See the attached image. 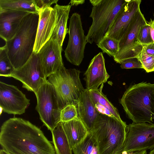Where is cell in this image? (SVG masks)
Instances as JSON below:
<instances>
[{
	"mask_svg": "<svg viewBox=\"0 0 154 154\" xmlns=\"http://www.w3.org/2000/svg\"><path fill=\"white\" fill-rule=\"evenodd\" d=\"M0 144L9 154H56L40 129L20 118H11L3 123Z\"/></svg>",
	"mask_w": 154,
	"mask_h": 154,
	"instance_id": "1",
	"label": "cell"
},
{
	"mask_svg": "<svg viewBox=\"0 0 154 154\" xmlns=\"http://www.w3.org/2000/svg\"><path fill=\"white\" fill-rule=\"evenodd\" d=\"M120 103L133 123H152L154 119V84L142 82L130 86Z\"/></svg>",
	"mask_w": 154,
	"mask_h": 154,
	"instance_id": "2",
	"label": "cell"
},
{
	"mask_svg": "<svg viewBox=\"0 0 154 154\" xmlns=\"http://www.w3.org/2000/svg\"><path fill=\"white\" fill-rule=\"evenodd\" d=\"M127 125L122 120L100 112L89 131L95 139L99 154H119Z\"/></svg>",
	"mask_w": 154,
	"mask_h": 154,
	"instance_id": "3",
	"label": "cell"
},
{
	"mask_svg": "<svg viewBox=\"0 0 154 154\" xmlns=\"http://www.w3.org/2000/svg\"><path fill=\"white\" fill-rule=\"evenodd\" d=\"M39 19L38 14H27L14 37L5 42L9 57L15 69L23 66L34 52Z\"/></svg>",
	"mask_w": 154,
	"mask_h": 154,
	"instance_id": "4",
	"label": "cell"
},
{
	"mask_svg": "<svg viewBox=\"0 0 154 154\" xmlns=\"http://www.w3.org/2000/svg\"><path fill=\"white\" fill-rule=\"evenodd\" d=\"M80 72L75 69H67L63 65L48 77L47 80L55 90L61 110L69 105L76 107L85 89L80 79Z\"/></svg>",
	"mask_w": 154,
	"mask_h": 154,
	"instance_id": "5",
	"label": "cell"
},
{
	"mask_svg": "<svg viewBox=\"0 0 154 154\" xmlns=\"http://www.w3.org/2000/svg\"><path fill=\"white\" fill-rule=\"evenodd\" d=\"M128 0H101L93 6L90 15L92 22L86 36L87 43L97 44L105 36L114 19Z\"/></svg>",
	"mask_w": 154,
	"mask_h": 154,
	"instance_id": "6",
	"label": "cell"
},
{
	"mask_svg": "<svg viewBox=\"0 0 154 154\" xmlns=\"http://www.w3.org/2000/svg\"><path fill=\"white\" fill-rule=\"evenodd\" d=\"M35 94L36 110L43 125L51 132L60 122L61 110L55 90L47 80Z\"/></svg>",
	"mask_w": 154,
	"mask_h": 154,
	"instance_id": "7",
	"label": "cell"
},
{
	"mask_svg": "<svg viewBox=\"0 0 154 154\" xmlns=\"http://www.w3.org/2000/svg\"><path fill=\"white\" fill-rule=\"evenodd\" d=\"M147 23L143 15L139 9L119 41L118 52L113 57L116 63L121 64L125 60L136 57L141 51L143 46L138 41V35L141 27Z\"/></svg>",
	"mask_w": 154,
	"mask_h": 154,
	"instance_id": "8",
	"label": "cell"
},
{
	"mask_svg": "<svg viewBox=\"0 0 154 154\" xmlns=\"http://www.w3.org/2000/svg\"><path fill=\"white\" fill-rule=\"evenodd\" d=\"M154 148V124L133 123L127 126L125 139L119 154Z\"/></svg>",
	"mask_w": 154,
	"mask_h": 154,
	"instance_id": "9",
	"label": "cell"
},
{
	"mask_svg": "<svg viewBox=\"0 0 154 154\" xmlns=\"http://www.w3.org/2000/svg\"><path fill=\"white\" fill-rule=\"evenodd\" d=\"M68 33V42L64 51V55L70 63L79 66L84 58L85 49L87 43L81 16L77 13H74L71 16Z\"/></svg>",
	"mask_w": 154,
	"mask_h": 154,
	"instance_id": "10",
	"label": "cell"
},
{
	"mask_svg": "<svg viewBox=\"0 0 154 154\" xmlns=\"http://www.w3.org/2000/svg\"><path fill=\"white\" fill-rule=\"evenodd\" d=\"M8 77L20 81L23 84V88L34 93L47 80L38 54L34 52L23 66L15 69Z\"/></svg>",
	"mask_w": 154,
	"mask_h": 154,
	"instance_id": "11",
	"label": "cell"
},
{
	"mask_svg": "<svg viewBox=\"0 0 154 154\" xmlns=\"http://www.w3.org/2000/svg\"><path fill=\"white\" fill-rule=\"evenodd\" d=\"M30 104V100L14 85L0 82V107L4 112L21 115Z\"/></svg>",
	"mask_w": 154,
	"mask_h": 154,
	"instance_id": "12",
	"label": "cell"
},
{
	"mask_svg": "<svg viewBox=\"0 0 154 154\" xmlns=\"http://www.w3.org/2000/svg\"><path fill=\"white\" fill-rule=\"evenodd\" d=\"M141 2L140 0H128L116 16L105 36L119 41L140 9Z\"/></svg>",
	"mask_w": 154,
	"mask_h": 154,
	"instance_id": "13",
	"label": "cell"
},
{
	"mask_svg": "<svg viewBox=\"0 0 154 154\" xmlns=\"http://www.w3.org/2000/svg\"><path fill=\"white\" fill-rule=\"evenodd\" d=\"M62 51V47L55 38L51 37L37 54L46 79L64 65Z\"/></svg>",
	"mask_w": 154,
	"mask_h": 154,
	"instance_id": "14",
	"label": "cell"
},
{
	"mask_svg": "<svg viewBox=\"0 0 154 154\" xmlns=\"http://www.w3.org/2000/svg\"><path fill=\"white\" fill-rule=\"evenodd\" d=\"M34 52L38 54L44 45L51 38L56 22V14L54 8H47L40 10Z\"/></svg>",
	"mask_w": 154,
	"mask_h": 154,
	"instance_id": "15",
	"label": "cell"
},
{
	"mask_svg": "<svg viewBox=\"0 0 154 154\" xmlns=\"http://www.w3.org/2000/svg\"><path fill=\"white\" fill-rule=\"evenodd\" d=\"M84 75L86 89L88 90L97 89L107 82L110 76L106 70L105 59L101 52L92 59Z\"/></svg>",
	"mask_w": 154,
	"mask_h": 154,
	"instance_id": "16",
	"label": "cell"
},
{
	"mask_svg": "<svg viewBox=\"0 0 154 154\" xmlns=\"http://www.w3.org/2000/svg\"><path fill=\"white\" fill-rule=\"evenodd\" d=\"M29 13L0 8V36L5 42L12 38Z\"/></svg>",
	"mask_w": 154,
	"mask_h": 154,
	"instance_id": "17",
	"label": "cell"
},
{
	"mask_svg": "<svg viewBox=\"0 0 154 154\" xmlns=\"http://www.w3.org/2000/svg\"><path fill=\"white\" fill-rule=\"evenodd\" d=\"M76 108L78 117L89 131L100 112L93 101L89 91L86 88L81 94Z\"/></svg>",
	"mask_w": 154,
	"mask_h": 154,
	"instance_id": "18",
	"label": "cell"
},
{
	"mask_svg": "<svg viewBox=\"0 0 154 154\" xmlns=\"http://www.w3.org/2000/svg\"><path fill=\"white\" fill-rule=\"evenodd\" d=\"M71 149L81 142L89 133L84 125L77 118L67 122H61Z\"/></svg>",
	"mask_w": 154,
	"mask_h": 154,
	"instance_id": "19",
	"label": "cell"
},
{
	"mask_svg": "<svg viewBox=\"0 0 154 154\" xmlns=\"http://www.w3.org/2000/svg\"><path fill=\"white\" fill-rule=\"evenodd\" d=\"M71 7L69 4L61 5L56 4L53 8L56 12V22L51 37L56 38L62 47L66 35L68 33L67 23Z\"/></svg>",
	"mask_w": 154,
	"mask_h": 154,
	"instance_id": "20",
	"label": "cell"
},
{
	"mask_svg": "<svg viewBox=\"0 0 154 154\" xmlns=\"http://www.w3.org/2000/svg\"><path fill=\"white\" fill-rule=\"evenodd\" d=\"M52 143L56 154H72V150L60 122L51 132Z\"/></svg>",
	"mask_w": 154,
	"mask_h": 154,
	"instance_id": "21",
	"label": "cell"
},
{
	"mask_svg": "<svg viewBox=\"0 0 154 154\" xmlns=\"http://www.w3.org/2000/svg\"><path fill=\"white\" fill-rule=\"evenodd\" d=\"M0 8L38 14L35 0H0Z\"/></svg>",
	"mask_w": 154,
	"mask_h": 154,
	"instance_id": "22",
	"label": "cell"
},
{
	"mask_svg": "<svg viewBox=\"0 0 154 154\" xmlns=\"http://www.w3.org/2000/svg\"><path fill=\"white\" fill-rule=\"evenodd\" d=\"M103 84H102L99 89L88 90L93 101L96 106L99 105L104 107L106 109L109 115L114 117L119 120H122L117 109L103 93Z\"/></svg>",
	"mask_w": 154,
	"mask_h": 154,
	"instance_id": "23",
	"label": "cell"
},
{
	"mask_svg": "<svg viewBox=\"0 0 154 154\" xmlns=\"http://www.w3.org/2000/svg\"><path fill=\"white\" fill-rule=\"evenodd\" d=\"M72 151L74 154H99L96 140L89 131L84 140L76 146Z\"/></svg>",
	"mask_w": 154,
	"mask_h": 154,
	"instance_id": "24",
	"label": "cell"
},
{
	"mask_svg": "<svg viewBox=\"0 0 154 154\" xmlns=\"http://www.w3.org/2000/svg\"><path fill=\"white\" fill-rule=\"evenodd\" d=\"M98 48L110 57H115L119 50V41L115 39L104 36L97 44Z\"/></svg>",
	"mask_w": 154,
	"mask_h": 154,
	"instance_id": "25",
	"label": "cell"
},
{
	"mask_svg": "<svg viewBox=\"0 0 154 154\" xmlns=\"http://www.w3.org/2000/svg\"><path fill=\"white\" fill-rule=\"evenodd\" d=\"M15 70L9 57L6 46L0 48V76L8 77Z\"/></svg>",
	"mask_w": 154,
	"mask_h": 154,
	"instance_id": "26",
	"label": "cell"
},
{
	"mask_svg": "<svg viewBox=\"0 0 154 154\" xmlns=\"http://www.w3.org/2000/svg\"><path fill=\"white\" fill-rule=\"evenodd\" d=\"M140 60L143 69L147 72L154 71V56L147 54L144 48L137 57Z\"/></svg>",
	"mask_w": 154,
	"mask_h": 154,
	"instance_id": "27",
	"label": "cell"
},
{
	"mask_svg": "<svg viewBox=\"0 0 154 154\" xmlns=\"http://www.w3.org/2000/svg\"><path fill=\"white\" fill-rule=\"evenodd\" d=\"M78 117L77 108L75 105H67L61 110L60 122L69 121Z\"/></svg>",
	"mask_w": 154,
	"mask_h": 154,
	"instance_id": "28",
	"label": "cell"
},
{
	"mask_svg": "<svg viewBox=\"0 0 154 154\" xmlns=\"http://www.w3.org/2000/svg\"><path fill=\"white\" fill-rule=\"evenodd\" d=\"M138 40L143 46L153 42L151 35L150 27L147 23L141 28L138 34Z\"/></svg>",
	"mask_w": 154,
	"mask_h": 154,
	"instance_id": "29",
	"label": "cell"
},
{
	"mask_svg": "<svg viewBox=\"0 0 154 154\" xmlns=\"http://www.w3.org/2000/svg\"><path fill=\"white\" fill-rule=\"evenodd\" d=\"M120 67L122 69H143L141 62L136 57L129 58L124 60L121 63Z\"/></svg>",
	"mask_w": 154,
	"mask_h": 154,
	"instance_id": "30",
	"label": "cell"
},
{
	"mask_svg": "<svg viewBox=\"0 0 154 154\" xmlns=\"http://www.w3.org/2000/svg\"><path fill=\"white\" fill-rule=\"evenodd\" d=\"M58 0H35L36 5L39 11L40 10L50 7L53 4H57Z\"/></svg>",
	"mask_w": 154,
	"mask_h": 154,
	"instance_id": "31",
	"label": "cell"
},
{
	"mask_svg": "<svg viewBox=\"0 0 154 154\" xmlns=\"http://www.w3.org/2000/svg\"><path fill=\"white\" fill-rule=\"evenodd\" d=\"M146 53L154 56V43L153 42L143 46Z\"/></svg>",
	"mask_w": 154,
	"mask_h": 154,
	"instance_id": "32",
	"label": "cell"
},
{
	"mask_svg": "<svg viewBox=\"0 0 154 154\" xmlns=\"http://www.w3.org/2000/svg\"><path fill=\"white\" fill-rule=\"evenodd\" d=\"M147 23L150 27L151 36L154 43V16L152 20L151 19L150 21H147Z\"/></svg>",
	"mask_w": 154,
	"mask_h": 154,
	"instance_id": "33",
	"label": "cell"
},
{
	"mask_svg": "<svg viewBox=\"0 0 154 154\" xmlns=\"http://www.w3.org/2000/svg\"><path fill=\"white\" fill-rule=\"evenodd\" d=\"M85 2V0H71L69 4L70 5L72 6H77L79 5L82 4Z\"/></svg>",
	"mask_w": 154,
	"mask_h": 154,
	"instance_id": "34",
	"label": "cell"
},
{
	"mask_svg": "<svg viewBox=\"0 0 154 154\" xmlns=\"http://www.w3.org/2000/svg\"><path fill=\"white\" fill-rule=\"evenodd\" d=\"M121 154H147L146 150H143L135 152H123Z\"/></svg>",
	"mask_w": 154,
	"mask_h": 154,
	"instance_id": "35",
	"label": "cell"
},
{
	"mask_svg": "<svg viewBox=\"0 0 154 154\" xmlns=\"http://www.w3.org/2000/svg\"><path fill=\"white\" fill-rule=\"evenodd\" d=\"M101 1V0H90V3L93 6H95L98 4Z\"/></svg>",
	"mask_w": 154,
	"mask_h": 154,
	"instance_id": "36",
	"label": "cell"
},
{
	"mask_svg": "<svg viewBox=\"0 0 154 154\" xmlns=\"http://www.w3.org/2000/svg\"><path fill=\"white\" fill-rule=\"evenodd\" d=\"M0 154H9L3 149H1L0 151Z\"/></svg>",
	"mask_w": 154,
	"mask_h": 154,
	"instance_id": "37",
	"label": "cell"
},
{
	"mask_svg": "<svg viewBox=\"0 0 154 154\" xmlns=\"http://www.w3.org/2000/svg\"><path fill=\"white\" fill-rule=\"evenodd\" d=\"M149 154H154V149L150 152Z\"/></svg>",
	"mask_w": 154,
	"mask_h": 154,
	"instance_id": "38",
	"label": "cell"
},
{
	"mask_svg": "<svg viewBox=\"0 0 154 154\" xmlns=\"http://www.w3.org/2000/svg\"><path fill=\"white\" fill-rule=\"evenodd\" d=\"M0 109H0V115H1V114L2 113V111H3V109L1 107H0Z\"/></svg>",
	"mask_w": 154,
	"mask_h": 154,
	"instance_id": "39",
	"label": "cell"
}]
</instances>
